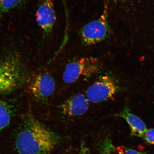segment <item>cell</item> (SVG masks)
Returning a JSON list of instances; mask_svg holds the SVG:
<instances>
[{
    "mask_svg": "<svg viewBox=\"0 0 154 154\" xmlns=\"http://www.w3.org/2000/svg\"><path fill=\"white\" fill-rule=\"evenodd\" d=\"M56 143L53 133L30 115L17 136L15 146L19 154H49Z\"/></svg>",
    "mask_w": 154,
    "mask_h": 154,
    "instance_id": "6da1fadb",
    "label": "cell"
},
{
    "mask_svg": "<svg viewBox=\"0 0 154 154\" xmlns=\"http://www.w3.org/2000/svg\"><path fill=\"white\" fill-rule=\"evenodd\" d=\"M23 63L17 54H11L0 60V94L11 93L24 82Z\"/></svg>",
    "mask_w": 154,
    "mask_h": 154,
    "instance_id": "7a4b0ae2",
    "label": "cell"
},
{
    "mask_svg": "<svg viewBox=\"0 0 154 154\" xmlns=\"http://www.w3.org/2000/svg\"><path fill=\"white\" fill-rule=\"evenodd\" d=\"M108 7L105 5L99 18L86 24L81 31L82 41L84 45H91L105 40L109 34Z\"/></svg>",
    "mask_w": 154,
    "mask_h": 154,
    "instance_id": "3957f363",
    "label": "cell"
},
{
    "mask_svg": "<svg viewBox=\"0 0 154 154\" xmlns=\"http://www.w3.org/2000/svg\"><path fill=\"white\" fill-rule=\"evenodd\" d=\"M99 61L96 58L85 57L68 63L63 72V81L72 83L80 77L88 76L95 74L100 69Z\"/></svg>",
    "mask_w": 154,
    "mask_h": 154,
    "instance_id": "277c9868",
    "label": "cell"
},
{
    "mask_svg": "<svg viewBox=\"0 0 154 154\" xmlns=\"http://www.w3.org/2000/svg\"><path fill=\"white\" fill-rule=\"evenodd\" d=\"M119 88L118 84L113 77L105 75L88 88L86 97L90 103H100L112 97L119 91Z\"/></svg>",
    "mask_w": 154,
    "mask_h": 154,
    "instance_id": "5b68a950",
    "label": "cell"
},
{
    "mask_svg": "<svg viewBox=\"0 0 154 154\" xmlns=\"http://www.w3.org/2000/svg\"><path fill=\"white\" fill-rule=\"evenodd\" d=\"M27 87L29 93L38 100L47 99L52 94L55 88L53 77L46 73H40L29 77Z\"/></svg>",
    "mask_w": 154,
    "mask_h": 154,
    "instance_id": "8992f818",
    "label": "cell"
},
{
    "mask_svg": "<svg viewBox=\"0 0 154 154\" xmlns=\"http://www.w3.org/2000/svg\"><path fill=\"white\" fill-rule=\"evenodd\" d=\"M36 15L37 23L44 34L45 36H49L56 19L53 0H42Z\"/></svg>",
    "mask_w": 154,
    "mask_h": 154,
    "instance_id": "52a82bcc",
    "label": "cell"
},
{
    "mask_svg": "<svg viewBox=\"0 0 154 154\" xmlns=\"http://www.w3.org/2000/svg\"><path fill=\"white\" fill-rule=\"evenodd\" d=\"M83 94L79 93L70 97L61 106L64 114L70 116L83 115L88 111L89 103Z\"/></svg>",
    "mask_w": 154,
    "mask_h": 154,
    "instance_id": "ba28073f",
    "label": "cell"
},
{
    "mask_svg": "<svg viewBox=\"0 0 154 154\" xmlns=\"http://www.w3.org/2000/svg\"><path fill=\"white\" fill-rule=\"evenodd\" d=\"M116 116L126 121L129 125L131 134L132 135L138 137L144 136L147 130L145 124L139 117L131 112L128 107H125Z\"/></svg>",
    "mask_w": 154,
    "mask_h": 154,
    "instance_id": "9c48e42d",
    "label": "cell"
},
{
    "mask_svg": "<svg viewBox=\"0 0 154 154\" xmlns=\"http://www.w3.org/2000/svg\"><path fill=\"white\" fill-rule=\"evenodd\" d=\"M11 111L7 103L0 100V131L8 126L11 122Z\"/></svg>",
    "mask_w": 154,
    "mask_h": 154,
    "instance_id": "30bf717a",
    "label": "cell"
},
{
    "mask_svg": "<svg viewBox=\"0 0 154 154\" xmlns=\"http://www.w3.org/2000/svg\"><path fill=\"white\" fill-rule=\"evenodd\" d=\"M26 0H0V13L9 12L26 3Z\"/></svg>",
    "mask_w": 154,
    "mask_h": 154,
    "instance_id": "8fae6325",
    "label": "cell"
},
{
    "mask_svg": "<svg viewBox=\"0 0 154 154\" xmlns=\"http://www.w3.org/2000/svg\"><path fill=\"white\" fill-rule=\"evenodd\" d=\"M101 149L103 154H124L119 147H116L109 140H104Z\"/></svg>",
    "mask_w": 154,
    "mask_h": 154,
    "instance_id": "7c38bea8",
    "label": "cell"
},
{
    "mask_svg": "<svg viewBox=\"0 0 154 154\" xmlns=\"http://www.w3.org/2000/svg\"><path fill=\"white\" fill-rule=\"evenodd\" d=\"M144 136L146 141L149 143L154 144V128L147 130Z\"/></svg>",
    "mask_w": 154,
    "mask_h": 154,
    "instance_id": "4fadbf2b",
    "label": "cell"
},
{
    "mask_svg": "<svg viewBox=\"0 0 154 154\" xmlns=\"http://www.w3.org/2000/svg\"><path fill=\"white\" fill-rule=\"evenodd\" d=\"M124 154H146L145 153L138 152L136 150L128 149L124 147H119Z\"/></svg>",
    "mask_w": 154,
    "mask_h": 154,
    "instance_id": "5bb4252c",
    "label": "cell"
},
{
    "mask_svg": "<svg viewBox=\"0 0 154 154\" xmlns=\"http://www.w3.org/2000/svg\"><path fill=\"white\" fill-rule=\"evenodd\" d=\"M80 151V154H91L89 149L84 142L81 144Z\"/></svg>",
    "mask_w": 154,
    "mask_h": 154,
    "instance_id": "9a60e30c",
    "label": "cell"
}]
</instances>
